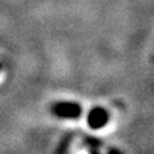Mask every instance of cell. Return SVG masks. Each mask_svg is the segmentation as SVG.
Instances as JSON below:
<instances>
[{
    "instance_id": "1",
    "label": "cell",
    "mask_w": 154,
    "mask_h": 154,
    "mask_svg": "<svg viewBox=\"0 0 154 154\" xmlns=\"http://www.w3.org/2000/svg\"><path fill=\"white\" fill-rule=\"evenodd\" d=\"M52 113L58 118L63 119H76L82 115V107L74 102H60L51 108Z\"/></svg>"
},
{
    "instance_id": "2",
    "label": "cell",
    "mask_w": 154,
    "mask_h": 154,
    "mask_svg": "<svg viewBox=\"0 0 154 154\" xmlns=\"http://www.w3.org/2000/svg\"><path fill=\"white\" fill-rule=\"evenodd\" d=\"M108 122V113L103 108H94L88 117V123L91 129H101Z\"/></svg>"
},
{
    "instance_id": "3",
    "label": "cell",
    "mask_w": 154,
    "mask_h": 154,
    "mask_svg": "<svg viewBox=\"0 0 154 154\" xmlns=\"http://www.w3.org/2000/svg\"><path fill=\"white\" fill-rule=\"evenodd\" d=\"M109 154H120V153H118V150H112Z\"/></svg>"
},
{
    "instance_id": "4",
    "label": "cell",
    "mask_w": 154,
    "mask_h": 154,
    "mask_svg": "<svg viewBox=\"0 0 154 154\" xmlns=\"http://www.w3.org/2000/svg\"><path fill=\"white\" fill-rule=\"evenodd\" d=\"M0 69H2V63H0Z\"/></svg>"
}]
</instances>
